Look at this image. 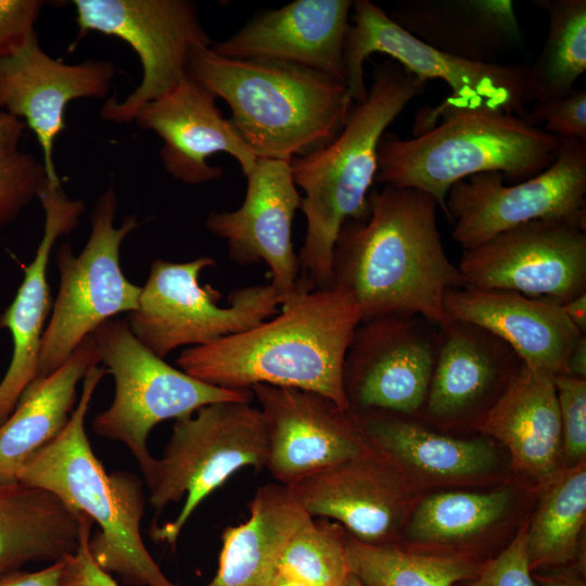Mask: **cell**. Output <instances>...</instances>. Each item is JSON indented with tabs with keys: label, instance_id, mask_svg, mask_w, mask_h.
<instances>
[{
	"label": "cell",
	"instance_id": "obj_1",
	"mask_svg": "<svg viewBox=\"0 0 586 586\" xmlns=\"http://www.w3.org/2000/svg\"><path fill=\"white\" fill-rule=\"evenodd\" d=\"M368 214L346 220L332 256V285L355 298L361 322L419 315L437 326L447 321L446 292L464 285L449 259L437 225L436 201L410 188L370 191Z\"/></svg>",
	"mask_w": 586,
	"mask_h": 586
},
{
	"label": "cell",
	"instance_id": "obj_2",
	"mask_svg": "<svg viewBox=\"0 0 586 586\" xmlns=\"http://www.w3.org/2000/svg\"><path fill=\"white\" fill-rule=\"evenodd\" d=\"M361 314L339 285L315 289L298 278L279 313L240 333L183 349L186 373L228 390L257 384L313 391L348 410L342 372Z\"/></svg>",
	"mask_w": 586,
	"mask_h": 586
},
{
	"label": "cell",
	"instance_id": "obj_3",
	"mask_svg": "<svg viewBox=\"0 0 586 586\" xmlns=\"http://www.w3.org/2000/svg\"><path fill=\"white\" fill-rule=\"evenodd\" d=\"M426 84L395 61L384 60L374 66L366 99L353 104L339 136L289 162L294 183L304 191L300 209L306 235L297 255L300 278L315 289L332 285L333 247L342 225L368 214L382 136Z\"/></svg>",
	"mask_w": 586,
	"mask_h": 586
},
{
	"label": "cell",
	"instance_id": "obj_4",
	"mask_svg": "<svg viewBox=\"0 0 586 586\" xmlns=\"http://www.w3.org/2000/svg\"><path fill=\"white\" fill-rule=\"evenodd\" d=\"M187 73L230 107V122L257 158L290 162L329 144L353 102L345 84L294 64L194 50Z\"/></svg>",
	"mask_w": 586,
	"mask_h": 586
},
{
	"label": "cell",
	"instance_id": "obj_5",
	"mask_svg": "<svg viewBox=\"0 0 586 586\" xmlns=\"http://www.w3.org/2000/svg\"><path fill=\"white\" fill-rule=\"evenodd\" d=\"M105 374L103 366L87 372L66 426L22 467L17 481L53 493L98 524L100 531L90 537L89 550L105 572L135 586H179L164 575L142 540L145 496L141 480L126 471L107 474L88 440L86 416Z\"/></svg>",
	"mask_w": 586,
	"mask_h": 586
},
{
	"label": "cell",
	"instance_id": "obj_6",
	"mask_svg": "<svg viewBox=\"0 0 586 586\" xmlns=\"http://www.w3.org/2000/svg\"><path fill=\"white\" fill-rule=\"evenodd\" d=\"M441 116L440 125L413 138L382 136L374 183L420 190L445 214L455 183L484 173L517 183L546 169L559 150L560 138L515 115L461 110Z\"/></svg>",
	"mask_w": 586,
	"mask_h": 586
},
{
	"label": "cell",
	"instance_id": "obj_7",
	"mask_svg": "<svg viewBox=\"0 0 586 586\" xmlns=\"http://www.w3.org/2000/svg\"><path fill=\"white\" fill-rule=\"evenodd\" d=\"M178 419L162 457L142 470L149 500L160 514L169 504L183 506L173 522L151 527L156 542L175 546L200 504L245 467L266 468L268 434L264 416L251 402H218Z\"/></svg>",
	"mask_w": 586,
	"mask_h": 586
},
{
	"label": "cell",
	"instance_id": "obj_8",
	"mask_svg": "<svg viewBox=\"0 0 586 586\" xmlns=\"http://www.w3.org/2000/svg\"><path fill=\"white\" fill-rule=\"evenodd\" d=\"M352 11L343 58L345 82L354 104L367 97L365 61L372 53H382L417 77L425 81L438 79L450 88V94L429 116L418 118L416 135L435 126L441 115L461 110L495 111L524 118L522 91L527 66L473 62L444 53L412 36L368 0L353 1Z\"/></svg>",
	"mask_w": 586,
	"mask_h": 586
},
{
	"label": "cell",
	"instance_id": "obj_9",
	"mask_svg": "<svg viewBox=\"0 0 586 586\" xmlns=\"http://www.w3.org/2000/svg\"><path fill=\"white\" fill-rule=\"evenodd\" d=\"M92 336L115 386L112 404L94 417L92 430L127 446L141 471L153 459L146 442L160 422L190 417L213 403L254 397L251 390L211 385L171 367L135 337L126 319L103 322Z\"/></svg>",
	"mask_w": 586,
	"mask_h": 586
},
{
	"label": "cell",
	"instance_id": "obj_10",
	"mask_svg": "<svg viewBox=\"0 0 586 586\" xmlns=\"http://www.w3.org/2000/svg\"><path fill=\"white\" fill-rule=\"evenodd\" d=\"M117 195L110 184L93 206L82 251L75 255L68 242L56 250L60 286L42 335L36 379L61 367L103 322L138 307L141 286L125 277L120 247L141 222L127 215L115 227Z\"/></svg>",
	"mask_w": 586,
	"mask_h": 586
},
{
	"label": "cell",
	"instance_id": "obj_11",
	"mask_svg": "<svg viewBox=\"0 0 586 586\" xmlns=\"http://www.w3.org/2000/svg\"><path fill=\"white\" fill-rule=\"evenodd\" d=\"M214 265L211 256L151 264L138 307L126 321L135 337L156 356L164 359L178 347L201 346L246 331L279 313L282 300L270 283L235 289L228 295L229 305L219 306L220 292L200 283L201 272Z\"/></svg>",
	"mask_w": 586,
	"mask_h": 586
},
{
	"label": "cell",
	"instance_id": "obj_12",
	"mask_svg": "<svg viewBox=\"0 0 586 586\" xmlns=\"http://www.w3.org/2000/svg\"><path fill=\"white\" fill-rule=\"evenodd\" d=\"M79 38L88 31L114 36L137 53L142 79L123 101L109 98L100 116L133 122L139 109L174 90L187 75L191 53L214 41L196 4L188 0H74Z\"/></svg>",
	"mask_w": 586,
	"mask_h": 586
},
{
	"label": "cell",
	"instance_id": "obj_13",
	"mask_svg": "<svg viewBox=\"0 0 586 586\" xmlns=\"http://www.w3.org/2000/svg\"><path fill=\"white\" fill-rule=\"evenodd\" d=\"M445 208L463 250L532 220L586 218V142L560 139L555 161L517 183L506 184L500 173L463 179L449 189Z\"/></svg>",
	"mask_w": 586,
	"mask_h": 586
},
{
	"label": "cell",
	"instance_id": "obj_14",
	"mask_svg": "<svg viewBox=\"0 0 586 586\" xmlns=\"http://www.w3.org/2000/svg\"><path fill=\"white\" fill-rule=\"evenodd\" d=\"M464 285L560 304L586 292V218L532 220L463 250Z\"/></svg>",
	"mask_w": 586,
	"mask_h": 586
},
{
	"label": "cell",
	"instance_id": "obj_15",
	"mask_svg": "<svg viewBox=\"0 0 586 586\" xmlns=\"http://www.w3.org/2000/svg\"><path fill=\"white\" fill-rule=\"evenodd\" d=\"M437 348L438 326L422 316L362 321L343 365L348 411L415 416L423 408Z\"/></svg>",
	"mask_w": 586,
	"mask_h": 586
},
{
	"label": "cell",
	"instance_id": "obj_16",
	"mask_svg": "<svg viewBox=\"0 0 586 586\" xmlns=\"http://www.w3.org/2000/svg\"><path fill=\"white\" fill-rule=\"evenodd\" d=\"M268 434L266 469L286 487L372 451L352 413L306 390L257 384L251 388Z\"/></svg>",
	"mask_w": 586,
	"mask_h": 586
},
{
	"label": "cell",
	"instance_id": "obj_17",
	"mask_svg": "<svg viewBox=\"0 0 586 586\" xmlns=\"http://www.w3.org/2000/svg\"><path fill=\"white\" fill-rule=\"evenodd\" d=\"M115 75L109 60L67 64L51 58L36 33L0 60V111L23 120L35 133L51 184H61L52 154L56 138L66 128L67 104L77 99H105Z\"/></svg>",
	"mask_w": 586,
	"mask_h": 586
},
{
	"label": "cell",
	"instance_id": "obj_18",
	"mask_svg": "<svg viewBox=\"0 0 586 586\" xmlns=\"http://www.w3.org/2000/svg\"><path fill=\"white\" fill-rule=\"evenodd\" d=\"M245 178L242 205L234 211L211 212L205 226L226 240L229 257L235 264L266 263L270 284L283 303L295 292L300 278L292 224L302 196L285 161L257 158Z\"/></svg>",
	"mask_w": 586,
	"mask_h": 586
},
{
	"label": "cell",
	"instance_id": "obj_19",
	"mask_svg": "<svg viewBox=\"0 0 586 586\" xmlns=\"http://www.w3.org/2000/svg\"><path fill=\"white\" fill-rule=\"evenodd\" d=\"M216 99L187 73L174 90L137 112L138 126L162 139L160 157L175 180L192 186L219 180L222 168L207 163L217 153L232 156L244 176L255 166L257 156L224 117Z\"/></svg>",
	"mask_w": 586,
	"mask_h": 586
},
{
	"label": "cell",
	"instance_id": "obj_20",
	"mask_svg": "<svg viewBox=\"0 0 586 586\" xmlns=\"http://www.w3.org/2000/svg\"><path fill=\"white\" fill-rule=\"evenodd\" d=\"M289 489L311 518L335 520L354 538L372 545L392 542L412 500L402 471L374 450Z\"/></svg>",
	"mask_w": 586,
	"mask_h": 586
},
{
	"label": "cell",
	"instance_id": "obj_21",
	"mask_svg": "<svg viewBox=\"0 0 586 586\" xmlns=\"http://www.w3.org/2000/svg\"><path fill=\"white\" fill-rule=\"evenodd\" d=\"M351 0H295L266 10L211 49L225 58L304 66L345 82L344 43Z\"/></svg>",
	"mask_w": 586,
	"mask_h": 586
},
{
	"label": "cell",
	"instance_id": "obj_22",
	"mask_svg": "<svg viewBox=\"0 0 586 586\" xmlns=\"http://www.w3.org/2000/svg\"><path fill=\"white\" fill-rule=\"evenodd\" d=\"M523 362L489 331L448 318L438 326L436 360L422 410L435 421L474 419L505 392Z\"/></svg>",
	"mask_w": 586,
	"mask_h": 586
},
{
	"label": "cell",
	"instance_id": "obj_23",
	"mask_svg": "<svg viewBox=\"0 0 586 586\" xmlns=\"http://www.w3.org/2000/svg\"><path fill=\"white\" fill-rule=\"evenodd\" d=\"M443 306L447 318L489 331L527 368L553 377L563 372L568 355L584 335L562 304L513 291L462 285L446 292Z\"/></svg>",
	"mask_w": 586,
	"mask_h": 586
},
{
	"label": "cell",
	"instance_id": "obj_24",
	"mask_svg": "<svg viewBox=\"0 0 586 586\" xmlns=\"http://www.w3.org/2000/svg\"><path fill=\"white\" fill-rule=\"evenodd\" d=\"M44 211V228L34 259L13 302L0 314V329L9 330L13 351L0 381V424L14 410L24 390L36 379L38 356L53 301L47 279L49 259L56 240L69 234L79 222L85 203L69 199L61 184L46 181L38 198Z\"/></svg>",
	"mask_w": 586,
	"mask_h": 586
},
{
	"label": "cell",
	"instance_id": "obj_25",
	"mask_svg": "<svg viewBox=\"0 0 586 586\" xmlns=\"http://www.w3.org/2000/svg\"><path fill=\"white\" fill-rule=\"evenodd\" d=\"M553 375L524 364L475 428L504 444L513 467L542 484L559 470L562 430Z\"/></svg>",
	"mask_w": 586,
	"mask_h": 586
},
{
	"label": "cell",
	"instance_id": "obj_26",
	"mask_svg": "<svg viewBox=\"0 0 586 586\" xmlns=\"http://www.w3.org/2000/svg\"><path fill=\"white\" fill-rule=\"evenodd\" d=\"M387 15L424 43L473 62H494L523 39L511 0H409Z\"/></svg>",
	"mask_w": 586,
	"mask_h": 586
},
{
	"label": "cell",
	"instance_id": "obj_27",
	"mask_svg": "<svg viewBox=\"0 0 586 586\" xmlns=\"http://www.w3.org/2000/svg\"><path fill=\"white\" fill-rule=\"evenodd\" d=\"M99 364L90 334L54 372L28 384L0 424V482L17 481L22 467L63 431L75 409L78 383Z\"/></svg>",
	"mask_w": 586,
	"mask_h": 586
},
{
	"label": "cell",
	"instance_id": "obj_28",
	"mask_svg": "<svg viewBox=\"0 0 586 586\" xmlns=\"http://www.w3.org/2000/svg\"><path fill=\"white\" fill-rule=\"evenodd\" d=\"M249 511L245 522L222 532L217 573L204 586H270L288 540L313 519L279 483L258 487Z\"/></svg>",
	"mask_w": 586,
	"mask_h": 586
},
{
	"label": "cell",
	"instance_id": "obj_29",
	"mask_svg": "<svg viewBox=\"0 0 586 586\" xmlns=\"http://www.w3.org/2000/svg\"><path fill=\"white\" fill-rule=\"evenodd\" d=\"M90 522L49 491L0 482V578L29 562L62 561Z\"/></svg>",
	"mask_w": 586,
	"mask_h": 586
},
{
	"label": "cell",
	"instance_id": "obj_30",
	"mask_svg": "<svg viewBox=\"0 0 586 586\" xmlns=\"http://www.w3.org/2000/svg\"><path fill=\"white\" fill-rule=\"evenodd\" d=\"M351 413L371 449L398 470L453 480L485 473L495 464L492 446L481 440L442 435L395 412Z\"/></svg>",
	"mask_w": 586,
	"mask_h": 586
},
{
	"label": "cell",
	"instance_id": "obj_31",
	"mask_svg": "<svg viewBox=\"0 0 586 586\" xmlns=\"http://www.w3.org/2000/svg\"><path fill=\"white\" fill-rule=\"evenodd\" d=\"M548 13V33L542 52L527 66L523 103L569 93L586 71V0H538Z\"/></svg>",
	"mask_w": 586,
	"mask_h": 586
},
{
	"label": "cell",
	"instance_id": "obj_32",
	"mask_svg": "<svg viewBox=\"0 0 586 586\" xmlns=\"http://www.w3.org/2000/svg\"><path fill=\"white\" fill-rule=\"evenodd\" d=\"M543 485L537 511L526 532L531 571L565 564L576 555L586 518L585 461L560 469Z\"/></svg>",
	"mask_w": 586,
	"mask_h": 586
},
{
	"label": "cell",
	"instance_id": "obj_33",
	"mask_svg": "<svg viewBox=\"0 0 586 586\" xmlns=\"http://www.w3.org/2000/svg\"><path fill=\"white\" fill-rule=\"evenodd\" d=\"M349 573L364 586H455L474 578L480 570L470 558L459 555H421L395 545H372L346 534Z\"/></svg>",
	"mask_w": 586,
	"mask_h": 586
},
{
	"label": "cell",
	"instance_id": "obj_34",
	"mask_svg": "<svg viewBox=\"0 0 586 586\" xmlns=\"http://www.w3.org/2000/svg\"><path fill=\"white\" fill-rule=\"evenodd\" d=\"M510 493H440L426 497L407 527L411 540L446 544L477 534L498 521L510 505Z\"/></svg>",
	"mask_w": 586,
	"mask_h": 586
},
{
	"label": "cell",
	"instance_id": "obj_35",
	"mask_svg": "<svg viewBox=\"0 0 586 586\" xmlns=\"http://www.w3.org/2000/svg\"><path fill=\"white\" fill-rule=\"evenodd\" d=\"M345 544L343 526L313 518L288 540L277 571L310 586H342L349 575Z\"/></svg>",
	"mask_w": 586,
	"mask_h": 586
},
{
	"label": "cell",
	"instance_id": "obj_36",
	"mask_svg": "<svg viewBox=\"0 0 586 586\" xmlns=\"http://www.w3.org/2000/svg\"><path fill=\"white\" fill-rule=\"evenodd\" d=\"M25 126L0 111V230L38 198L47 181L42 161L21 148Z\"/></svg>",
	"mask_w": 586,
	"mask_h": 586
},
{
	"label": "cell",
	"instance_id": "obj_37",
	"mask_svg": "<svg viewBox=\"0 0 586 586\" xmlns=\"http://www.w3.org/2000/svg\"><path fill=\"white\" fill-rule=\"evenodd\" d=\"M562 430V448L575 466L586 455V379L558 374L553 378Z\"/></svg>",
	"mask_w": 586,
	"mask_h": 586
},
{
	"label": "cell",
	"instance_id": "obj_38",
	"mask_svg": "<svg viewBox=\"0 0 586 586\" xmlns=\"http://www.w3.org/2000/svg\"><path fill=\"white\" fill-rule=\"evenodd\" d=\"M534 127L564 140L586 142V90L573 89L566 94L533 103L524 118Z\"/></svg>",
	"mask_w": 586,
	"mask_h": 586
},
{
	"label": "cell",
	"instance_id": "obj_39",
	"mask_svg": "<svg viewBox=\"0 0 586 586\" xmlns=\"http://www.w3.org/2000/svg\"><path fill=\"white\" fill-rule=\"evenodd\" d=\"M526 525L496 558L482 565L469 586H537L527 557Z\"/></svg>",
	"mask_w": 586,
	"mask_h": 586
},
{
	"label": "cell",
	"instance_id": "obj_40",
	"mask_svg": "<svg viewBox=\"0 0 586 586\" xmlns=\"http://www.w3.org/2000/svg\"><path fill=\"white\" fill-rule=\"evenodd\" d=\"M44 2L39 0H0V60L21 48L36 33Z\"/></svg>",
	"mask_w": 586,
	"mask_h": 586
},
{
	"label": "cell",
	"instance_id": "obj_41",
	"mask_svg": "<svg viewBox=\"0 0 586 586\" xmlns=\"http://www.w3.org/2000/svg\"><path fill=\"white\" fill-rule=\"evenodd\" d=\"M92 524L90 522L85 526L77 550L63 559L59 586H118L91 556L89 540Z\"/></svg>",
	"mask_w": 586,
	"mask_h": 586
},
{
	"label": "cell",
	"instance_id": "obj_42",
	"mask_svg": "<svg viewBox=\"0 0 586 586\" xmlns=\"http://www.w3.org/2000/svg\"><path fill=\"white\" fill-rule=\"evenodd\" d=\"M63 560L35 572L16 571L0 578V586H59Z\"/></svg>",
	"mask_w": 586,
	"mask_h": 586
},
{
	"label": "cell",
	"instance_id": "obj_43",
	"mask_svg": "<svg viewBox=\"0 0 586 586\" xmlns=\"http://www.w3.org/2000/svg\"><path fill=\"white\" fill-rule=\"evenodd\" d=\"M562 373L586 379V334L582 335L574 344L568 355Z\"/></svg>",
	"mask_w": 586,
	"mask_h": 586
},
{
	"label": "cell",
	"instance_id": "obj_44",
	"mask_svg": "<svg viewBox=\"0 0 586 586\" xmlns=\"http://www.w3.org/2000/svg\"><path fill=\"white\" fill-rule=\"evenodd\" d=\"M562 308L576 329L586 334V292L562 304Z\"/></svg>",
	"mask_w": 586,
	"mask_h": 586
},
{
	"label": "cell",
	"instance_id": "obj_45",
	"mask_svg": "<svg viewBox=\"0 0 586 586\" xmlns=\"http://www.w3.org/2000/svg\"><path fill=\"white\" fill-rule=\"evenodd\" d=\"M539 586H585L581 581L569 576H547L537 577Z\"/></svg>",
	"mask_w": 586,
	"mask_h": 586
},
{
	"label": "cell",
	"instance_id": "obj_46",
	"mask_svg": "<svg viewBox=\"0 0 586 586\" xmlns=\"http://www.w3.org/2000/svg\"><path fill=\"white\" fill-rule=\"evenodd\" d=\"M270 586H310V585L277 571Z\"/></svg>",
	"mask_w": 586,
	"mask_h": 586
},
{
	"label": "cell",
	"instance_id": "obj_47",
	"mask_svg": "<svg viewBox=\"0 0 586 586\" xmlns=\"http://www.w3.org/2000/svg\"><path fill=\"white\" fill-rule=\"evenodd\" d=\"M342 586H364L361 582L352 573L347 576Z\"/></svg>",
	"mask_w": 586,
	"mask_h": 586
}]
</instances>
